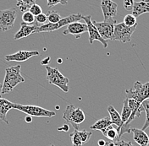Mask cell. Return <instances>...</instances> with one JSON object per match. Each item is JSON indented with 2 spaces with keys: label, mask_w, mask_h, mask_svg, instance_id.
I'll return each instance as SVG.
<instances>
[{
  "label": "cell",
  "mask_w": 149,
  "mask_h": 146,
  "mask_svg": "<svg viewBox=\"0 0 149 146\" xmlns=\"http://www.w3.org/2000/svg\"><path fill=\"white\" fill-rule=\"evenodd\" d=\"M112 124H113V123H112L111 120H110V118L105 117V118H103L97 120L94 124H93V125L90 127V128H91L92 130H99V131L102 132L103 130H105L109 126H110Z\"/></svg>",
  "instance_id": "obj_19"
},
{
  "label": "cell",
  "mask_w": 149,
  "mask_h": 146,
  "mask_svg": "<svg viewBox=\"0 0 149 146\" xmlns=\"http://www.w3.org/2000/svg\"><path fill=\"white\" fill-rule=\"evenodd\" d=\"M21 66H12L5 69V76L2 87V95H6L11 92L19 84L25 81L24 77L20 73Z\"/></svg>",
  "instance_id": "obj_1"
},
{
  "label": "cell",
  "mask_w": 149,
  "mask_h": 146,
  "mask_svg": "<svg viewBox=\"0 0 149 146\" xmlns=\"http://www.w3.org/2000/svg\"><path fill=\"white\" fill-rule=\"evenodd\" d=\"M47 80L50 84L55 85L61 91L67 93L70 90L69 79L64 76L57 68H52L48 65L46 66Z\"/></svg>",
  "instance_id": "obj_2"
},
{
  "label": "cell",
  "mask_w": 149,
  "mask_h": 146,
  "mask_svg": "<svg viewBox=\"0 0 149 146\" xmlns=\"http://www.w3.org/2000/svg\"><path fill=\"white\" fill-rule=\"evenodd\" d=\"M2 87H3V84L0 83V98H1V95H2Z\"/></svg>",
  "instance_id": "obj_38"
},
{
  "label": "cell",
  "mask_w": 149,
  "mask_h": 146,
  "mask_svg": "<svg viewBox=\"0 0 149 146\" xmlns=\"http://www.w3.org/2000/svg\"><path fill=\"white\" fill-rule=\"evenodd\" d=\"M15 104V103H13V102L6 100V99L0 98V120L4 122L8 125L9 124V122H8V120L6 119V115L9 112V110L14 108Z\"/></svg>",
  "instance_id": "obj_16"
},
{
  "label": "cell",
  "mask_w": 149,
  "mask_h": 146,
  "mask_svg": "<svg viewBox=\"0 0 149 146\" xmlns=\"http://www.w3.org/2000/svg\"><path fill=\"white\" fill-rule=\"evenodd\" d=\"M87 32V26L86 23L80 21L73 22L67 26V28L63 31L64 35H73L76 39H79L81 34Z\"/></svg>",
  "instance_id": "obj_12"
},
{
  "label": "cell",
  "mask_w": 149,
  "mask_h": 146,
  "mask_svg": "<svg viewBox=\"0 0 149 146\" xmlns=\"http://www.w3.org/2000/svg\"><path fill=\"white\" fill-rule=\"evenodd\" d=\"M82 19L85 20L86 26H87V32L89 34V42L90 44H93L94 41H98L102 44L104 48L108 47V41L104 40L102 37L100 36L97 29L93 25V20H92V16L91 15H86L82 16Z\"/></svg>",
  "instance_id": "obj_10"
},
{
  "label": "cell",
  "mask_w": 149,
  "mask_h": 146,
  "mask_svg": "<svg viewBox=\"0 0 149 146\" xmlns=\"http://www.w3.org/2000/svg\"><path fill=\"white\" fill-rule=\"evenodd\" d=\"M123 23L128 26V27H133V26H137V20L136 18L131 14V15H126L125 17H124V21Z\"/></svg>",
  "instance_id": "obj_25"
},
{
  "label": "cell",
  "mask_w": 149,
  "mask_h": 146,
  "mask_svg": "<svg viewBox=\"0 0 149 146\" xmlns=\"http://www.w3.org/2000/svg\"><path fill=\"white\" fill-rule=\"evenodd\" d=\"M132 113V110L129 107L128 105V100L127 98H125L124 100V106L122 108V111H121V120H122V125H124L125 123H126V122L129 120L130 115Z\"/></svg>",
  "instance_id": "obj_21"
},
{
  "label": "cell",
  "mask_w": 149,
  "mask_h": 146,
  "mask_svg": "<svg viewBox=\"0 0 149 146\" xmlns=\"http://www.w3.org/2000/svg\"><path fill=\"white\" fill-rule=\"evenodd\" d=\"M37 0H17V8H18L21 12H26L27 9H30V8L36 3Z\"/></svg>",
  "instance_id": "obj_22"
},
{
  "label": "cell",
  "mask_w": 149,
  "mask_h": 146,
  "mask_svg": "<svg viewBox=\"0 0 149 146\" xmlns=\"http://www.w3.org/2000/svg\"><path fill=\"white\" fill-rule=\"evenodd\" d=\"M97 144H98V146H105L106 145V141L103 139H100V140H98Z\"/></svg>",
  "instance_id": "obj_36"
},
{
  "label": "cell",
  "mask_w": 149,
  "mask_h": 146,
  "mask_svg": "<svg viewBox=\"0 0 149 146\" xmlns=\"http://www.w3.org/2000/svg\"><path fill=\"white\" fill-rule=\"evenodd\" d=\"M68 3V0H47V4L48 7H54L57 4L65 5Z\"/></svg>",
  "instance_id": "obj_31"
},
{
  "label": "cell",
  "mask_w": 149,
  "mask_h": 146,
  "mask_svg": "<svg viewBox=\"0 0 149 146\" xmlns=\"http://www.w3.org/2000/svg\"><path fill=\"white\" fill-rule=\"evenodd\" d=\"M105 146H135L130 141H125L124 139H118L115 141L108 140L106 141Z\"/></svg>",
  "instance_id": "obj_24"
},
{
  "label": "cell",
  "mask_w": 149,
  "mask_h": 146,
  "mask_svg": "<svg viewBox=\"0 0 149 146\" xmlns=\"http://www.w3.org/2000/svg\"><path fill=\"white\" fill-rule=\"evenodd\" d=\"M141 1H143V2H145V3H147L149 4V0H141Z\"/></svg>",
  "instance_id": "obj_40"
},
{
  "label": "cell",
  "mask_w": 149,
  "mask_h": 146,
  "mask_svg": "<svg viewBox=\"0 0 149 146\" xmlns=\"http://www.w3.org/2000/svg\"><path fill=\"white\" fill-rule=\"evenodd\" d=\"M14 109L19 110L29 116L31 117H46V118H52L56 115L55 111H49L43 107L32 106V105H20V104H15Z\"/></svg>",
  "instance_id": "obj_6"
},
{
  "label": "cell",
  "mask_w": 149,
  "mask_h": 146,
  "mask_svg": "<svg viewBox=\"0 0 149 146\" xmlns=\"http://www.w3.org/2000/svg\"><path fill=\"white\" fill-rule=\"evenodd\" d=\"M78 134H79V136L81 138L83 144L87 143L93 135V134L91 132H88L86 130H78Z\"/></svg>",
  "instance_id": "obj_29"
},
{
  "label": "cell",
  "mask_w": 149,
  "mask_h": 146,
  "mask_svg": "<svg viewBox=\"0 0 149 146\" xmlns=\"http://www.w3.org/2000/svg\"><path fill=\"white\" fill-rule=\"evenodd\" d=\"M141 106L144 109V111L146 112V121L142 126V130H146L147 128H149V99L148 100H144L142 103H141Z\"/></svg>",
  "instance_id": "obj_23"
},
{
  "label": "cell",
  "mask_w": 149,
  "mask_h": 146,
  "mask_svg": "<svg viewBox=\"0 0 149 146\" xmlns=\"http://www.w3.org/2000/svg\"><path fill=\"white\" fill-rule=\"evenodd\" d=\"M134 3V0H123V6L126 10H132Z\"/></svg>",
  "instance_id": "obj_33"
},
{
  "label": "cell",
  "mask_w": 149,
  "mask_h": 146,
  "mask_svg": "<svg viewBox=\"0 0 149 146\" xmlns=\"http://www.w3.org/2000/svg\"><path fill=\"white\" fill-rule=\"evenodd\" d=\"M108 111L109 113L110 120H111L113 125L116 126L118 132H120L121 127H122V120H121L120 114L118 112V111L115 109L113 106H109L108 107Z\"/></svg>",
  "instance_id": "obj_18"
},
{
  "label": "cell",
  "mask_w": 149,
  "mask_h": 146,
  "mask_svg": "<svg viewBox=\"0 0 149 146\" xmlns=\"http://www.w3.org/2000/svg\"><path fill=\"white\" fill-rule=\"evenodd\" d=\"M40 54V53L38 51H25V50H21L18 51L17 53H14V54H9L5 56V60L7 62H11V61H15V62H25L28 59H30L31 57H34V56H38Z\"/></svg>",
  "instance_id": "obj_13"
},
{
  "label": "cell",
  "mask_w": 149,
  "mask_h": 146,
  "mask_svg": "<svg viewBox=\"0 0 149 146\" xmlns=\"http://www.w3.org/2000/svg\"><path fill=\"white\" fill-rule=\"evenodd\" d=\"M93 25L97 29L100 36L104 40H111L113 41V32H114V26L117 24L116 19H110L107 21H102V22H97L96 20H93Z\"/></svg>",
  "instance_id": "obj_9"
},
{
  "label": "cell",
  "mask_w": 149,
  "mask_h": 146,
  "mask_svg": "<svg viewBox=\"0 0 149 146\" xmlns=\"http://www.w3.org/2000/svg\"><path fill=\"white\" fill-rule=\"evenodd\" d=\"M25 121L26 122H32V117L31 116H29V115H27L26 117V118H25Z\"/></svg>",
  "instance_id": "obj_37"
},
{
  "label": "cell",
  "mask_w": 149,
  "mask_h": 146,
  "mask_svg": "<svg viewBox=\"0 0 149 146\" xmlns=\"http://www.w3.org/2000/svg\"><path fill=\"white\" fill-rule=\"evenodd\" d=\"M22 20L28 25L35 24V16L30 11H26L22 15Z\"/></svg>",
  "instance_id": "obj_28"
},
{
  "label": "cell",
  "mask_w": 149,
  "mask_h": 146,
  "mask_svg": "<svg viewBox=\"0 0 149 146\" xmlns=\"http://www.w3.org/2000/svg\"><path fill=\"white\" fill-rule=\"evenodd\" d=\"M82 15L81 14H72L67 17L62 18L58 23L56 24H51V23H46L42 26H37V30L35 31V33H42V32H53L57 30L60 29V28L67 26L68 25L76 22V21H80L81 19H82Z\"/></svg>",
  "instance_id": "obj_3"
},
{
  "label": "cell",
  "mask_w": 149,
  "mask_h": 146,
  "mask_svg": "<svg viewBox=\"0 0 149 146\" xmlns=\"http://www.w3.org/2000/svg\"><path fill=\"white\" fill-rule=\"evenodd\" d=\"M102 134L107 138L109 140H112V141H115L120 139L119 138V132L117 130V128H114V126H113V124L109 126L105 130H103Z\"/></svg>",
  "instance_id": "obj_20"
},
{
  "label": "cell",
  "mask_w": 149,
  "mask_h": 146,
  "mask_svg": "<svg viewBox=\"0 0 149 146\" xmlns=\"http://www.w3.org/2000/svg\"><path fill=\"white\" fill-rule=\"evenodd\" d=\"M70 137L71 138L72 146H83V143L78 134V130H74V132L70 134Z\"/></svg>",
  "instance_id": "obj_26"
},
{
  "label": "cell",
  "mask_w": 149,
  "mask_h": 146,
  "mask_svg": "<svg viewBox=\"0 0 149 146\" xmlns=\"http://www.w3.org/2000/svg\"><path fill=\"white\" fill-rule=\"evenodd\" d=\"M47 15L48 23H51V24H56L62 19L60 15L57 11H50Z\"/></svg>",
  "instance_id": "obj_27"
},
{
  "label": "cell",
  "mask_w": 149,
  "mask_h": 146,
  "mask_svg": "<svg viewBox=\"0 0 149 146\" xmlns=\"http://www.w3.org/2000/svg\"><path fill=\"white\" fill-rule=\"evenodd\" d=\"M17 17V11L15 8L3 9L0 11V30L8 31L15 26Z\"/></svg>",
  "instance_id": "obj_8"
},
{
  "label": "cell",
  "mask_w": 149,
  "mask_h": 146,
  "mask_svg": "<svg viewBox=\"0 0 149 146\" xmlns=\"http://www.w3.org/2000/svg\"><path fill=\"white\" fill-rule=\"evenodd\" d=\"M47 22V15L42 13L40 14L39 15L35 16V26H42L44 24H46Z\"/></svg>",
  "instance_id": "obj_30"
},
{
  "label": "cell",
  "mask_w": 149,
  "mask_h": 146,
  "mask_svg": "<svg viewBox=\"0 0 149 146\" xmlns=\"http://www.w3.org/2000/svg\"><path fill=\"white\" fill-rule=\"evenodd\" d=\"M100 7L105 21L115 19L118 9V4L116 3L112 0H101Z\"/></svg>",
  "instance_id": "obj_11"
},
{
  "label": "cell",
  "mask_w": 149,
  "mask_h": 146,
  "mask_svg": "<svg viewBox=\"0 0 149 146\" xmlns=\"http://www.w3.org/2000/svg\"><path fill=\"white\" fill-rule=\"evenodd\" d=\"M137 26L133 27L126 26L123 22L115 24L114 26V32L113 41H120L123 43H127L131 42V37L135 32Z\"/></svg>",
  "instance_id": "obj_7"
},
{
  "label": "cell",
  "mask_w": 149,
  "mask_h": 146,
  "mask_svg": "<svg viewBox=\"0 0 149 146\" xmlns=\"http://www.w3.org/2000/svg\"><path fill=\"white\" fill-rule=\"evenodd\" d=\"M132 15L138 18L143 14L149 13V4L143 2V1H140V2H135L133 9H132Z\"/></svg>",
  "instance_id": "obj_17"
},
{
  "label": "cell",
  "mask_w": 149,
  "mask_h": 146,
  "mask_svg": "<svg viewBox=\"0 0 149 146\" xmlns=\"http://www.w3.org/2000/svg\"><path fill=\"white\" fill-rule=\"evenodd\" d=\"M50 60H51V57H47L46 58H44L43 60H42L41 61V64L42 65H44V66H47V65H48L49 63H50Z\"/></svg>",
  "instance_id": "obj_34"
},
{
  "label": "cell",
  "mask_w": 149,
  "mask_h": 146,
  "mask_svg": "<svg viewBox=\"0 0 149 146\" xmlns=\"http://www.w3.org/2000/svg\"><path fill=\"white\" fill-rule=\"evenodd\" d=\"M57 62H58V64H62V63H63V60L60 59V58H58V59L57 60Z\"/></svg>",
  "instance_id": "obj_39"
},
{
  "label": "cell",
  "mask_w": 149,
  "mask_h": 146,
  "mask_svg": "<svg viewBox=\"0 0 149 146\" xmlns=\"http://www.w3.org/2000/svg\"><path fill=\"white\" fill-rule=\"evenodd\" d=\"M29 11H30L34 16H37V15H39L40 14L42 13V9L41 8V6H39L37 3L33 4V5L30 8Z\"/></svg>",
  "instance_id": "obj_32"
},
{
  "label": "cell",
  "mask_w": 149,
  "mask_h": 146,
  "mask_svg": "<svg viewBox=\"0 0 149 146\" xmlns=\"http://www.w3.org/2000/svg\"><path fill=\"white\" fill-rule=\"evenodd\" d=\"M70 129V127H69V124H64L61 128H59L58 130H61V131H65V132H68Z\"/></svg>",
  "instance_id": "obj_35"
},
{
  "label": "cell",
  "mask_w": 149,
  "mask_h": 146,
  "mask_svg": "<svg viewBox=\"0 0 149 146\" xmlns=\"http://www.w3.org/2000/svg\"><path fill=\"white\" fill-rule=\"evenodd\" d=\"M50 146H55L54 145H50Z\"/></svg>",
  "instance_id": "obj_41"
},
{
  "label": "cell",
  "mask_w": 149,
  "mask_h": 146,
  "mask_svg": "<svg viewBox=\"0 0 149 146\" xmlns=\"http://www.w3.org/2000/svg\"><path fill=\"white\" fill-rule=\"evenodd\" d=\"M125 98L134 99L141 103L144 100L149 99V81L142 84L140 81H136L134 84L133 88L128 89L125 92Z\"/></svg>",
  "instance_id": "obj_5"
},
{
  "label": "cell",
  "mask_w": 149,
  "mask_h": 146,
  "mask_svg": "<svg viewBox=\"0 0 149 146\" xmlns=\"http://www.w3.org/2000/svg\"><path fill=\"white\" fill-rule=\"evenodd\" d=\"M63 118L67 124L71 125L74 130H80L79 124L85 121L86 116L81 108H75L73 105H68L65 110Z\"/></svg>",
  "instance_id": "obj_4"
},
{
  "label": "cell",
  "mask_w": 149,
  "mask_h": 146,
  "mask_svg": "<svg viewBox=\"0 0 149 146\" xmlns=\"http://www.w3.org/2000/svg\"><path fill=\"white\" fill-rule=\"evenodd\" d=\"M131 134H133V139L137 145H139L140 146H148L149 137L144 130L132 128Z\"/></svg>",
  "instance_id": "obj_14"
},
{
  "label": "cell",
  "mask_w": 149,
  "mask_h": 146,
  "mask_svg": "<svg viewBox=\"0 0 149 146\" xmlns=\"http://www.w3.org/2000/svg\"><path fill=\"white\" fill-rule=\"evenodd\" d=\"M37 28V26H35V25L34 26H30V25H28L25 22H22L20 24V29L15 33L14 39L17 41V40H19V39L29 37L30 35L35 33Z\"/></svg>",
  "instance_id": "obj_15"
}]
</instances>
